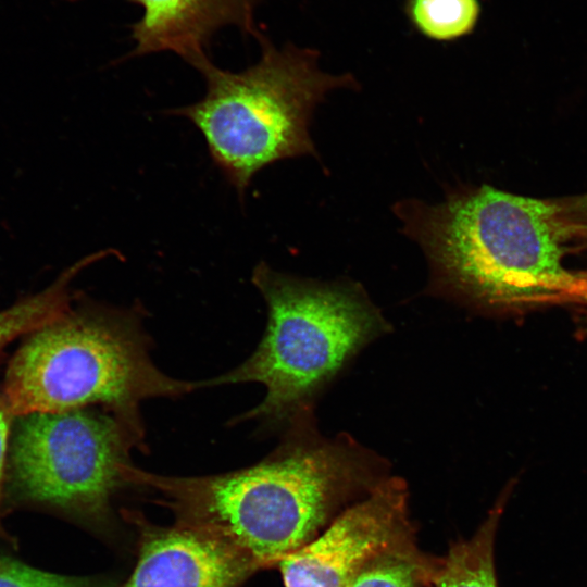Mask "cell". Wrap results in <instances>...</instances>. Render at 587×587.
Here are the masks:
<instances>
[{
	"mask_svg": "<svg viewBox=\"0 0 587 587\" xmlns=\"http://www.w3.org/2000/svg\"><path fill=\"white\" fill-rule=\"evenodd\" d=\"M555 202L570 240L587 243V193L555 200Z\"/></svg>",
	"mask_w": 587,
	"mask_h": 587,
	"instance_id": "15",
	"label": "cell"
},
{
	"mask_svg": "<svg viewBox=\"0 0 587 587\" xmlns=\"http://www.w3.org/2000/svg\"><path fill=\"white\" fill-rule=\"evenodd\" d=\"M0 587H95L89 580L0 561Z\"/></svg>",
	"mask_w": 587,
	"mask_h": 587,
	"instance_id": "14",
	"label": "cell"
},
{
	"mask_svg": "<svg viewBox=\"0 0 587 587\" xmlns=\"http://www.w3.org/2000/svg\"><path fill=\"white\" fill-rule=\"evenodd\" d=\"M201 387L203 380L176 379L154 365L134 316L82 303L25 336L1 392L14 416L100 404L139 420L141 401Z\"/></svg>",
	"mask_w": 587,
	"mask_h": 587,
	"instance_id": "4",
	"label": "cell"
},
{
	"mask_svg": "<svg viewBox=\"0 0 587 587\" xmlns=\"http://www.w3.org/2000/svg\"><path fill=\"white\" fill-rule=\"evenodd\" d=\"M252 283L268 311L264 335L241 364L205 380V387L259 383L264 399L237 421L259 420L288 427L313 411L316 396L366 345L391 325L362 285L341 278L322 282L273 270L264 262Z\"/></svg>",
	"mask_w": 587,
	"mask_h": 587,
	"instance_id": "3",
	"label": "cell"
},
{
	"mask_svg": "<svg viewBox=\"0 0 587 587\" xmlns=\"http://www.w3.org/2000/svg\"><path fill=\"white\" fill-rule=\"evenodd\" d=\"M257 39V63L232 72L204 61L196 68L205 80L204 97L167 111L199 129L214 165L240 197L252 177L272 163L319 158L310 134L314 109L332 90L358 87L351 74L322 71L314 49L290 42L277 47L263 33Z\"/></svg>",
	"mask_w": 587,
	"mask_h": 587,
	"instance_id": "5",
	"label": "cell"
},
{
	"mask_svg": "<svg viewBox=\"0 0 587 587\" xmlns=\"http://www.w3.org/2000/svg\"><path fill=\"white\" fill-rule=\"evenodd\" d=\"M142 438L140 421L91 407L15 416L7 478L28 500L102 520Z\"/></svg>",
	"mask_w": 587,
	"mask_h": 587,
	"instance_id": "6",
	"label": "cell"
},
{
	"mask_svg": "<svg viewBox=\"0 0 587 587\" xmlns=\"http://www.w3.org/2000/svg\"><path fill=\"white\" fill-rule=\"evenodd\" d=\"M413 28L436 41H452L471 34L480 15L479 0H405Z\"/></svg>",
	"mask_w": 587,
	"mask_h": 587,
	"instance_id": "13",
	"label": "cell"
},
{
	"mask_svg": "<svg viewBox=\"0 0 587 587\" xmlns=\"http://www.w3.org/2000/svg\"><path fill=\"white\" fill-rule=\"evenodd\" d=\"M580 291L578 298L584 299L587 301V273L580 274Z\"/></svg>",
	"mask_w": 587,
	"mask_h": 587,
	"instance_id": "17",
	"label": "cell"
},
{
	"mask_svg": "<svg viewBox=\"0 0 587 587\" xmlns=\"http://www.w3.org/2000/svg\"><path fill=\"white\" fill-rule=\"evenodd\" d=\"M67 1H77V0H67Z\"/></svg>",
	"mask_w": 587,
	"mask_h": 587,
	"instance_id": "18",
	"label": "cell"
},
{
	"mask_svg": "<svg viewBox=\"0 0 587 587\" xmlns=\"http://www.w3.org/2000/svg\"><path fill=\"white\" fill-rule=\"evenodd\" d=\"M132 519L139 529L138 560L122 587H236L259 571L239 549L207 532Z\"/></svg>",
	"mask_w": 587,
	"mask_h": 587,
	"instance_id": "8",
	"label": "cell"
},
{
	"mask_svg": "<svg viewBox=\"0 0 587 587\" xmlns=\"http://www.w3.org/2000/svg\"><path fill=\"white\" fill-rule=\"evenodd\" d=\"M507 500L498 499L470 538L452 542L438 558L433 587H499L495 544Z\"/></svg>",
	"mask_w": 587,
	"mask_h": 587,
	"instance_id": "10",
	"label": "cell"
},
{
	"mask_svg": "<svg viewBox=\"0 0 587 587\" xmlns=\"http://www.w3.org/2000/svg\"><path fill=\"white\" fill-rule=\"evenodd\" d=\"M414 536L407 483L390 475L277 567L285 587H347L373 558Z\"/></svg>",
	"mask_w": 587,
	"mask_h": 587,
	"instance_id": "7",
	"label": "cell"
},
{
	"mask_svg": "<svg viewBox=\"0 0 587 587\" xmlns=\"http://www.w3.org/2000/svg\"><path fill=\"white\" fill-rule=\"evenodd\" d=\"M112 253L116 254L117 251L105 249L78 260L43 290L24 297L0 311V354L16 338L64 314L72 307L71 280L88 265Z\"/></svg>",
	"mask_w": 587,
	"mask_h": 587,
	"instance_id": "11",
	"label": "cell"
},
{
	"mask_svg": "<svg viewBox=\"0 0 587 587\" xmlns=\"http://www.w3.org/2000/svg\"><path fill=\"white\" fill-rule=\"evenodd\" d=\"M389 471L385 458L350 435L323 437L312 411L296 419L280 445L251 466L177 477L129 463L123 474L127 484L159 492L176 523L225 540L261 570L309 544Z\"/></svg>",
	"mask_w": 587,
	"mask_h": 587,
	"instance_id": "1",
	"label": "cell"
},
{
	"mask_svg": "<svg viewBox=\"0 0 587 587\" xmlns=\"http://www.w3.org/2000/svg\"><path fill=\"white\" fill-rule=\"evenodd\" d=\"M14 419L15 416L0 390V505L8 477V458Z\"/></svg>",
	"mask_w": 587,
	"mask_h": 587,
	"instance_id": "16",
	"label": "cell"
},
{
	"mask_svg": "<svg viewBox=\"0 0 587 587\" xmlns=\"http://www.w3.org/2000/svg\"><path fill=\"white\" fill-rule=\"evenodd\" d=\"M394 213L427 259L430 294L490 310L578 298L555 200L482 185L451 188L439 203L403 199Z\"/></svg>",
	"mask_w": 587,
	"mask_h": 587,
	"instance_id": "2",
	"label": "cell"
},
{
	"mask_svg": "<svg viewBox=\"0 0 587 587\" xmlns=\"http://www.w3.org/2000/svg\"><path fill=\"white\" fill-rule=\"evenodd\" d=\"M142 10L132 26L133 57L173 52L197 68L209 60L213 35L234 26L258 37L255 13L265 0H128Z\"/></svg>",
	"mask_w": 587,
	"mask_h": 587,
	"instance_id": "9",
	"label": "cell"
},
{
	"mask_svg": "<svg viewBox=\"0 0 587 587\" xmlns=\"http://www.w3.org/2000/svg\"><path fill=\"white\" fill-rule=\"evenodd\" d=\"M437 561L414 536L373 558L347 587H433Z\"/></svg>",
	"mask_w": 587,
	"mask_h": 587,
	"instance_id": "12",
	"label": "cell"
}]
</instances>
